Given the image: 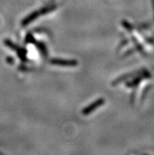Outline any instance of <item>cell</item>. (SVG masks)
<instances>
[{
	"mask_svg": "<svg viewBox=\"0 0 154 155\" xmlns=\"http://www.w3.org/2000/svg\"><path fill=\"white\" fill-rule=\"evenodd\" d=\"M102 100L98 101V102H95V103H94V104L92 105L91 106H92V107H93V108H90V107H89V108H88L87 110H85V112H84V113H85V114H87L88 112H90V111H92V110H94V109H95V108H94V107H95L96 106H100V105L102 104Z\"/></svg>",
	"mask_w": 154,
	"mask_h": 155,
	"instance_id": "cell-1",
	"label": "cell"
}]
</instances>
